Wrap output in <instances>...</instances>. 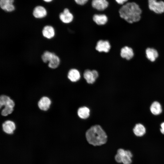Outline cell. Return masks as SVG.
Masks as SVG:
<instances>
[{"instance_id": "obj_26", "label": "cell", "mask_w": 164, "mask_h": 164, "mask_svg": "<svg viewBox=\"0 0 164 164\" xmlns=\"http://www.w3.org/2000/svg\"><path fill=\"white\" fill-rule=\"evenodd\" d=\"M161 128L164 130V122L162 123L161 125Z\"/></svg>"}, {"instance_id": "obj_2", "label": "cell", "mask_w": 164, "mask_h": 164, "mask_svg": "<svg viewBox=\"0 0 164 164\" xmlns=\"http://www.w3.org/2000/svg\"><path fill=\"white\" fill-rule=\"evenodd\" d=\"M86 140L89 144L94 146H99L105 144L108 142L107 135L99 125L92 126L85 133Z\"/></svg>"}, {"instance_id": "obj_17", "label": "cell", "mask_w": 164, "mask_h": 164, "mask_svg": "<svg viewBox=\"0 0 164 164\" xmlns=\"http://www.w3.org/2000/svg\"><path fill=\"white\" fill-rule=\"evenodd\" d=\"M67 77L71 81H78L80 78V74L78 70L75 68L70 69L67 74Z\"/></svg>"}, {"instance_id": "obj_18", "label": "cell", "mask_w": 164, "mask_h": 164, "mask_svg": "<svg viewBox=\"0 0 164 164\" xmlns=\"http://www.w3.org/2000/svg\"><path fill=\"white\" fill-rule=\"evenodd\" d=\"M145 53L147 58L152 62L155 61L159 56L158 51L153 48H147L145 50Z\"/></svg>"}, {"instance_id": "obj_5", "label": "cell", "mask_w": 164, "mask_h": 164, "mask_svg": "<svg viewBox=\"0 0 164 164\" xmlns=\"http://www.w3.org/2000/svg\"><path fill=\"white\" fill-rule=\"evenodd\" d=\"M116 153L121 156L122 163L123 164H131L132 162V158L133 155L130 151L120 148L117 150Z\"/></svg>"}, {"instance_id": "obj_19", "label": "cell", "mask_w": 164, "mask_h": 164, "mask_svg": "<svg viewBox=\"0 0 164 164\" xmlns=\"http://www.w3.org/2000/svg\"><path fill=\"white\" fill-rule=\"evenodd\" d=\"M93 19L94 21L99 25H104L108 21L107 17L104 14H95L93 16Z\"/></svg>"}, {"instance_id": "obj_4", "label": "cell", "mask_w": 164, "mask_h": 164, "mask_svg": "<svg viewBox=\"0 0 164 164\" xmlns=\"http://www.w3.org/2000/svg\"><path fill=\"white\" fill-rule=\"evenodd\" d=\"M148 3L149 9L155 13L161 14L164 12L163 1H157V0H148Z\"/></svg>"}, {"instance_id": "obj_15", "label": "cell", "mask_w": 164, "mask_h": 164, "mask_svg": "<svg viewBox=\"0 0 164 164\" xmlns=\"http://www.w3.org/2000/svg\"><path fill=\"white\" fill-rule=\"evenodd\" d=\"M91 4L94 8L99 11H103L108 7V2L107 0H92Z\"/></svg>"}, {"instance_id": "obj_22", "label": "cell", "mask_w": 164, "mask_h": 164, "mask_svg": "<svg viewBox=\"0 0 164 164\" xmlns=\"http://www.w3.org/2000/svg\"><path fill=\"white\" fill-rule=\"evenodd\" d=\"M90 110L86 107H83L79 108L77 111V114L79 117L83 119L87 118L90 115Z\"/></svg>"}, {"instance_id": "obj_8", "label": "cell", "mask_w": 164, "mask_h": 164, "mask_svg": "<svg viewBox=\"0 0 164 164\" xmlns=\"http://www.w3.org/2000/svg\"><path fill=\"white\" fill-rule=\"evenodd\" d=\"M111 48V44L107 40H99L97 42L95 47L96 50L99 52L108 53Z\"/></svg>"}, {"instance_id": "obj_6", "label": "cell", "mask_w": 164, "mask_h": 164, "mask_svg": "<svg viewBox=\"0 0 164 164\" xmlns=\"http://www.w3.org/2000/svg\"><path fill=\"white\" fill-rule=\"evenodd\" d=\"M41 33L44 38L48 40H51L55 36L56 31L53 26L46 25L42 28Z\"/></svg>"}, {"instance_id": "obj_28", "label": "cell", "mask_w": 164, "mask_h": 164, "mask_svg": "<svg viewBox=\"0 0 164 164\" xmlns=\"http://www.w3.org/2000/svg\"><path fill=\"white\" fill-rule=\"evenodd\" d=\"M161 132L162 134H164V130L162 128H161L160 129Z\"/></svg>"}, {"instance_id": "obj_20", "label": "cell", "mask_w": 164, "mask_h": 164, "mask_svg": "<svg viewBox=\"0 0 164 164\" xmlns=\"http://www.w3.org/2000/svg\"><path fill=\"white\" fill-rule=\"evenodd\" d=\"M134 134L137 136L141 137L145 133L146 129L144 126L141 124H137L133 129Z\"/></svg>"}, {"instance_id": "obj_13", "label": "cell", "mask_w": 164, "mask_h": 164, "mask_svg": "<svg viewBox=\"0 0 164 164\" xmlns=\"http://www.w3.org/2000/svg\"><path fill=\"white\" fill-rule=\"evenodd\" d=\"M120 54L122 58L127 60L131 59L134 56V51L132 48L127 46L121 49Z\"/></svg>"}, {"instance_id": "obj_25", "label": "cell", "mask_w": 164, "mask_h": 164, "mask_svg": "<svg viewBox=\"0 0 164 164\" xmlns=\"http://www.w3.org/2000/svg\"><path fill=\"white\" fill-rule=\"evenodd\" d=\"M116 2L120 5H123L127 2L128 0H115Z\"/></svg>"}, {"instance_id": "obj_24", "label": "cell", "mask_w": 164, "mask_h": 164, "mask_svg": "<svg viewBox=\"0 0 164 164\" xmlns=\"http://www.w3.org/2000/svg\"><path fill=\"white\" fill-rule=\"evenodd\" d=\"M75 2L78 4L83 5L85 4L88 0H74Z\"/></svg>"}, {"instance_id": "obj_14", "label": "cell", "mask_w": 164, "mask_h": 164, "mask_svg": "<svg viewBox=\"0 0 164 164\" xmlns=\"http://www.w3.org/2000/svg\"><path fill=\"white\" fill-rule=\"evenodd\" d=\"M51 103V101L49 97L44 96L39 101L38 105L41 110L46 111L50 108Z\"/></svg>"}, {"instance_id": "obj_21", "label": "cell", "mask_w": 164, "mask_h": 164, "mask_svg": "<svg viewBox=\"0 0 164 164\" xmlns=\"http://www.w3.org/2000/svg\"><path fill=\"white\" fill-rule=\"evenodd\" d=\"M150 109L151 112L155 115L160 114L162 111L161 105L160 103L156 101L154 102L151 104Z\"/></svg>"}, {"instance_id": "obj_10", "label": "cell", "mask_w": 164, "mask_h": 164, "mask_svg": "<svg viewBox=\"0 0 164 164\" xmlns=\"http://www.w3.org/2000/svg\"><path fill=\"white\" fill-rule=\"evenodd\" d=\"M32 15L35 18L41 19L46 16L47 15V11L44 7L39 5L34 8L33 11Z\"/></svg>"}, {"instance_id": "obj_12", "label": "cell", "mask_w": 164, "mask_h": 164, "mask_svg": "<svg viewBox=\"0 0 164 164\" xmlns=\"http://www.w3.org/2000/svg\"><path fill=\"white\" fill-rule=\"evenodd\" d=\"M2 127L4 132L8 134H12L16 128L15 123L9 120L5 121L2 124Z\"/></svg>"}, {"instance_id": "obj_23", "label": "cell", "mask_w": 164, "mask_h": 164, "mask_svg": "<svg viewBox=\"0 0 164 164\" xmlns=\"http://www.w3.org/2000/svg\"><path fill=\"white\" fill-rule=\"evenodd\" d=\"M13 107L9 106H5L1 111V115L3 116H6L11 114L13 111Z\"/></svg>"}, {"instance_id": "obj_27", "label": "cell", "mask_w": 164, "mask_h": 164, "mask_svg": "<svg viewBox=\"0 0 164 164\" xmlns=\"http://www.w3.org/2000/svg\"><path fill=\"white\" fill-rule=\"evenodd\" d=\"M53 0H43L44 2H52Z\"/></svg>"}, {"instance_id": "obj_16", "label": "cell", "mask_w": 164, "mask_h": 164, "mask_svg": "<svg viewBox=\"0 0 164 164\" xmlns=\"http://www.w3.org/2000/svg\"><path fill=\"white\" fill-rule=\"evenodd\" d=\"M15 102L10 97L7 95H2L0 97V108L6 106H10L14 107Z\"/></svg>"}, {"instance_id": "obj_1", "label": "cell", "mask_w": 164, "mask_h": 164, "mask_svg": "<svg viewBox=\"0 0 164 164\" xmlns=\"http://www.w3.org/2000/svg\"><path fill=\"white\" fill-rule=\"evenodd\" d=\"M119 12L121 18L129 23H132L140 20L142 10L137 4L132 2L123 5Z\"/></svg>"}, {"instance_id": "obj_11", "label": "cell", "mask_w": 164, "mask_h": 164, "mask_svg": "<svg viewBox=\"0 0 164 164\" xmlns=\"http://www.w3.org/2000/svg\"><path fill=\"white\" fill-rule=\"evenodd\" d=\"M14 2V0H0V7L7 12H12L15 9Z\"/></svg>"}, {"instance_id": "obj_7", "label": "cell", "mask_w": 164, "mask_h": 164, "mask_svg": "<svg viewBox=\"0 0 164 164\" xmlns=\"http://www.w3.org/2000/svg\"><path fill=\"white\" fill-rule=\"evenodd\" d=\"M98 73L96 70H90L88 69L85 70L83 76L87 83L92 84L95 81L98 77Z\"/></svg>"}, {"instance_id": "obj_9", "label": "cell", "mask_w": 164, "mask_h": 164, "mask_svg": "<svg viewBox=\"0 0 164 164\" xmlns=\"http://www.w3.org/2000/svg\"><path fill=\"white\" fill-rule=\"evenodd\" d=\"M59 18L63 23L65 24H68L73 21V16L68 9L65 8L64 9L63 12L60 13Z\"/></svg>"}, {"instance_id": "obj_3", "label": "cell", "mask_w": 164, "mask_h": 164, "mask_svg": "<svg viewBox=\"0 0 164 164\" xmlns=\"http://www.w3.org/2000/svg\"><path fill=\"white\" fill-rule=\"evenodd\" d=\"M41 59L44 63H48V67L52 69L57 68L61 62L60 58L57 55L49 50H46L43 52L41 56Z\"/></svg>"}]
</instances>
